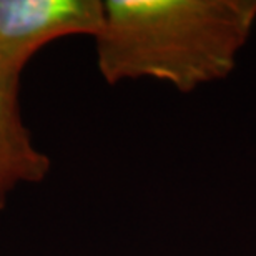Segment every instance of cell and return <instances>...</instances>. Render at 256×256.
Masks as SVG:
<instances>
[{
  "label": "cell",
  "instance_id": "cell-1",
  "mask_svg": "<svg viewBox=\"0 0 256 256\" xmlns=\"http://www.w3.org/2000/svg\"><path fill=\"white\" fill-rule=\"evenodd\" d=\"M256 24V0H104L95 37L106 84L155 78L183 94L223 80Z\"/></svg>",
  "mask_w": 256,
  "mask_h": 256
},
{
  "label": "cell",
  "instance_id": "cell-2",
  "mask_svg": "<svg viewBox=\"0 0 256 256\" xmlns=\"http://www.w3.org/2000/svg\"><path fill=\"white\" fill-rule=\"evenodd\" d=\"M102 25V0H0V86L18 92L40 48L74 35L95 38Z\"/></svg>",
  "mask_w": 256,
  "mask_h": 256
},
{
  "label": "cell",
  "instance_id": "cell-3",
  "mask_svg": "<svg viewBox=\"0 0 256 256\" xmlns=\"http://www.w3.org/2000/svg\"><path fill=\"white\" fill-rule=\"evenodd\" d=\"M50 170L52 162L24 124L18 92L0 86V212L18 186L38 185Z\"/></svg>",
  "mask_w": 256,
  "mask_h": 256
}]
</instances>
